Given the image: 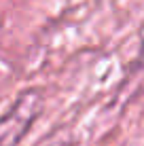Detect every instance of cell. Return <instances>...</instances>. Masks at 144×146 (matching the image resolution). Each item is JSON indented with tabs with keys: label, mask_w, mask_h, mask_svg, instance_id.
<instances>
[{
	"label": "cell",
	"mask_w": 144,
	"mask_h": 146,
	"mask_svg": "<svg viewBox=\"0 0 144 146\" xmlns=\"http://www.w3.org/2000/svg\"><path fill=\"white\" fill-rule=\"evenodd\" d=\"M38 108H40V98L36 93H28L15 104V108L0 121V146H15L23 138L26 129L34 121Z\"/></svg>",
	"instance_id": "1"
}]
</instances>
